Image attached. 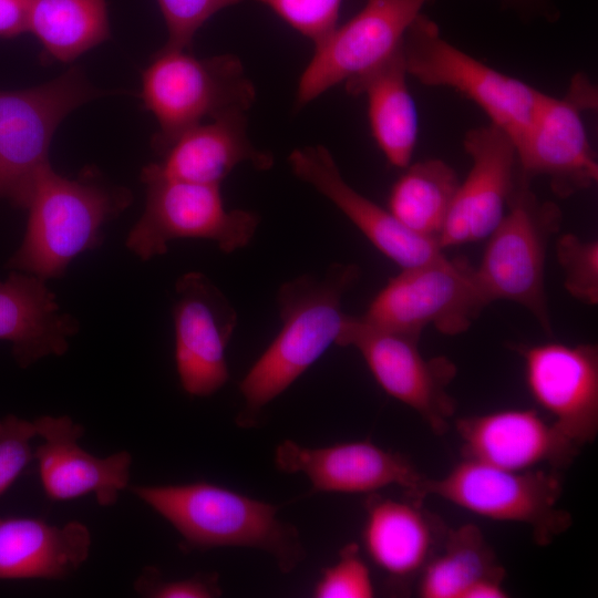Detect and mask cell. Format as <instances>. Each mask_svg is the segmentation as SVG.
Wrapping results in <instances>:
<instances>
[{
  "label": "cell",
  "instance_id": "1",
  "mask_svg": "<svg viewBox=\"0 0 598 598\" xmlns=\"http://www.w3.org/2000/svg\"><path fill=\"white\" fill-rule=\"evenodd\" d=\"M353 264H332L323 275L303 274L278 290L281 328L243 378L240 426L255 425L262 409L283 393L332 344H337L349 315L344 295L357 283Z\"/></svg>",
  "mask_w": 598,
  "mask_h": 598
},
{
  "label": "cell",
  "instance_id": "2",
  "mask_svg": "<svg viewBox=\"0 0 598 598\" xmlns=\"http://www.w3.org/2000/svg\"><path fill=\"white\" fill-rule=\"evenodd\" d=\"M127 488L177 530L184 549H259L269 554L283 574L306 557L299 532L278 518L274 504L205 481Z\"/></svg>",
  "mask_w": 598,
  "mask_h": 598
},
{
  "label": "cell",
  "instance_id": "3",
  "mask_svg": "<svg viewBox=\"0 0 598 598\" xmlns=\"http://www.w3.org/2000/svg\"><path fill=\"white\" fill-rule=\"evenodd\" d=\"M131 202L130 190L93 168L70 179L48 164L34 179L25 234L8 267L43 280L61 277L75 257L101 244L103 225Z\"/></svg>",
  "mask_w": 598,
  "mask_h": 598
},
{
  "label": "cell",
  "instance_id": "4",
  "mask_svg": "<svg viewBox=\"0 0 598 598\" xmlns=\"http://www.w3.org/2000/svg\"><path fill=\"white\" fill-rule=\"evenodd\" d=\"M141 99L157 121L153 147L161 155L186 130L224 114L248 113L256 89L240 59L197 58L162 48L142 73Z\"/></svg>",
  "mask_w": 598,
  "mask_h": 598
},
{
  "label": "cell",
  "instance_id": "5",
  "mask_svg": "<svg viewBox=\"0 0 598 598\" xmlns=\"http://www.w3.org/2000/svg\"><path fill=\"white\" fill-rule=\"evenodd\" d=\"M433 495L477 516L528 526L534 540L548 545L571 524L558 507L561 482L555 472L509 471L463 458L439 478L425 477L420 498Z\"/></svg>",
  "mask_w": 598,
  "mask_h": 598
},
{
  "label": "cell",
  "instance_id": "6",
  "mask_svg": "<svg viewBox=\"0 0 598 598\" xmlns=\"http://www.w3.org/2000/svg\"><path fill=\"white\" fill-rule=\"evenodd\" d=\"M402 53L409 75L424 85L451 87L470 99L492 124L508 134L515 147L545 94L457 49L423 14L406 31Z\"/></svg>",
  "mask_w": 598,
  "mask_h": 598
},
{
  "label": "cell",
  "instance_id": "7",
  "mask_svg": "<svg viewBox=\"0 0 598 598\" xmlns=\"http://www.w3.org/2000/svg\"><path fill=\"white\" fill-rule=\"evenodd\" d=\"M145 208L130 230L126 247L142 260L165 255L171 241H214L225 254L247 247L260 223L256 212L227 209L219 185L163 178L141 172Z\"/></svg>",
  "mask_w": 598,
  "mask_h": 598
},
{
  "label": "cell",
  "instance_id": "8",
  "mask_svg": "<svg viewBox=\"0 0 598 598\" xmlns=\"http://www.w3.org/2000/svg\"><path fill=\"white\" fill-rule=\"evenodd\" d=\"M529 182L518 176L507 212L494 231L481 264L477 280L488 301L508 300L529 310L542 328L551 323L545 292V259L550 237L561 216L551 203L539 202Z\"/></svg>",
  "mask_w": 598,
  "mask_h": 598
},
{
  "label": "cell",
  "instance_id": "9",
  "mask_svg": "<svg viewBox=\"0 0 598 598\" xmlns=\"http://www.w3.org/2000/svg\"><path fill=\"white\" fill-rule=\"evenodd\" d=\"M488 303L475 268L442 255L389 279L360 318L370 326L415 337L427 327L456 336L467 331Z\"/></svg>",
  "mask_w": 598,
  "mask_h": 598
},
{
  "label": "cell",
  "instance_id": "10",
  "mask_svg": "<svg viewBox=\"0 0 598 598\" xmlns=\"http://www.w3.org/2000/svg\"><path fill=\"white\" fill-rule=\"evenodd\" d=\"M101 95L79 66L40 86L0 92V198L27 207L59 124Z\"/></svg>",
  "mask_w": 598,
  "mask_h": 598
},
{
  "label": "cell",
  "instance_id": "11",
  "mask_svg": "<svg viewBox=\"0 0 598 598\" xmlns=\"http://www.w3.org/2000/svg\"><path fill=\"white\" fill-rule=\"evenodd\" d=\"M417 341L419 337L380 329L349 316L337 346L355 348L382 390L442 435L456 409L447 392L456 367L445 357L424 358Z\"/></svg>",
  "mask_w": 598,
  "mask_h": 598
},
{
  "label": "cell",
  "instance_id": "12",
  "mask_svg": "<svg viewBox=\"0 0 598 598\" xmlns=\"http://www.w3.org/2000/svg\"><path fill=\"white\" fill-rule=\"evenodd\" d=\"M427 0H368L363 9L315 45L298 81L295 105H308L331 87L371 73L402 45Z\"/></svg>",
  "mask_w": 598,
  "mask_h": 598
},
{
  "label": "cell",
  "instance_id": "13",
  "mask_svg": "<svg viewBox=\"0 0 598 598\" xmlns=\"http://www.w3.org/2000/svg\"><path fill=\"white\" fill-rule=\"evenodd\" d=\"M596 93L585 78L576 76L568 95L544 94L533 120L516 145L519 176L549 179L560 197L589 188L598 179V164L581 111L596 106Z\"/></svg>",
  "mask_w": 598,
  "mask_h": 598
},
{
  "label": "cell",
  "instance_id": "14",
  "mask_svg": "<svg viewBox=\"0 0 598 598\" xmlns=\"http://www.w3.org/2000/svg\"><path fill=\"white\" fill-rule=\"evenodd\" d=\"M175 295L172 312L179 383L190 396H210L229 380L226 349L237 326V312L198 271L182 275Z\"/></svg>",
  "mask_w": 598,
  "mask_h": 598
},
{
  "label": "cell",
  "instance_id": "15",
  "mask_svg": "<svg viewBox=\"0 0 598 598\" xmlns=\"http://www.w3.org/2000/svg\"><path fill=\"white\" fill-rule=\"evenodd\" d=\"M464 147L472 166L440 234L443 249L487 238L506 214L518 183L515 144L499 127L489 123L468 131Z\"/></svg>",
  "mask_w": 598,
  "mask_h": 598
},
{
  "label": "cell",
  "instance_id": "16",
  "mask_svg": "<svg viewBox=\"0 0 598 598\" xmlns=\"http://www.w3.org/2000/svg\"><path fill=\"white\" fill-rule=\"evenodd\" d=\"M526 384L554 425L579 447L598 433V350L548 342L523 351Z\"/></svg>",
  "mask_w": 598,
  "mask_h": 598
},
{
  "label": "cell",
  "instance_id": "17",
  "mask_svg": "<svg viewBox=\"0 0 598 598\" xmlns=\"http://www.w3.org/2000/svg\"><path fill=\"white\" fill-rule=\"evenodd\" d=\"M276 467L308 477L315 492L375 493L396 485L409 497L422 501L423 476L403 454L382 448L369 440L307 447L291 440L275 451Z\"/></svg>",
  "mask_w": 598,
  "mask_h": 598
},
{
  "label": "cell",
  "instance_id": "18",
  "mask_svg": "<svg viewBox=\"0 0 598 598\" xmlns=\"http://www.w3.org/2000/svg\"><path fill=\"white\" fill-rule=\"evenodd\" d=\"M288 163L296 177L329 199L380 252L401 269L444 255L436 239L411 231L388 208L379 206L351 187L327 147H298L290 153Z\"/></svg>",
  "mask_w": 598,
  "mask_h": 598
},
{
  "label": "cell",
  "instance_id": "19",
  "mask_svg": "<svg viewBox=\"0 0 598 598\" xmlns=\"http://www.w3.org/2000/svg\"><path fill=\"white\" fill-rule=\"evenodd\" d=\"M463 458L509 471L554 470L571 464L580 447L532 409H506L460 417Z\"/></svg>",
  "mask_w": 598,
  "mask_h": 598
},
{
  "label": "cell",
  "instance_id": "20",
  "mask_svg": "<svg viewBox=\"0 0 598 598\" xmlns=\"http://www.w3.org/2000/svg\"><path fill=\"white\" fill-rule=\"evenodd\" d=\"M37 436L43 443L34 450L39 474L47 497L54 502L94 494L100 506L116 504L128 487L132 455L118 451L97 457L79 444L82 424L68 415H42L33 420Z\"/></svg>",
  "mask_w": 598,
  "mask_h": 598
},
{
  "label": "cell",
  "instance_id": "21",
  "mask_svg": "<svg viewBox=\"0 0 598 598\" xmlns=\"http://www.w3.org/2000/svg\"><path fill=\"white\" fill-rule=\"evenodd\" d=\"M247 113L234 112L199 123L178 135L142 172L163 178L219 185L239 165L258 171L274 165L271 153L257 148L249 138Z\"/></svg>",
  "mask_w": 598,
  "mask_h": 598
},
{
  "label": "cell",
  "instance_id": "22",
  "mask_svg": "<svg viewBox=\"0 0 598 598\" xmlns=\"http://www.w3.org/2000/svg\"><path fill=\"white\" fill-rule=\"evenodd\" d=\"M362 540L368 556L393 584L416 579L440 548L447 528L421 507V501H396L370 494L364 503Z\"/></svg>",
  "mask_w": 598,
  "mask_h": 598
},
{
  "label": "cell",
  "instance_id": "23",
  "mask_svg": "<svg viewBox=\"0 0 598 598\" xmlns=\"http://www.w3.org/2000/svg\"><path fill=\"white\" fill-rule=\"evenodd\" d=\"M78 330V320L60 310L45 280L17 270L0 282V340L11 343L21 368L64 354Z\"/></svg>",
  "mask_w": 598,
  "mask_h": 598
},
{
  "label": "cell",
  "instance_id": "24",
  "mask_svg": "<svg viewBox=\"0 0 598 598\" xmlns=\"http://www.w3.org/2000/svg\"><path fill=\"white\" fill-rule=\"evenodd\" d=\"M89 527L71 520L62 526L37 517L0 518V580L65 579L86 561Z\"/></svg>",
  "mask_w": 598,
  "mask_h": 598
},
{
  "label": "cell",
  "instance_id": "25",
  "mask_svg": "<svg viewBox=\"0 0 598 598\" xmlns=\"http://www.w3.org/2000/svg\"><path fill=\"white\" fill-rule=\"evenodd\" d=\"M402 45L365 76L346 84L348 93L364 94L372 135L394 167L410 165L417 141V112L410 94Z\"/></svg>",
  "mask_w": 598,
  "mask_h": 598
},
{
  "label": "cell",
  "instance_id": "26",
  "mask_svg": "<svg viewBox=\"0 0 598 598\" xmlns=\"http://www.w3.org/2000/svg\"><path fill=\"white\" fill-rule=\"evenodd\" d=\"M28 31L44 59L72 62L111 38L106 0H29Z\"/></svg>",
  "mask_w": 598,
  "mask_h": 598
},
{
  "label": "cell",
  "instance_id": "27",
  "mask_svg": "<svg viewBox=\"0 0 598 598\" xmlns=\"http://www.w3.org/2000/svg\"><path fill=\"white\" fill-rule=\"evenodd\" d=\"M504 576L481 529L465 524L446 530L440 548L417 577V594L422 598H463L480 580H504Z\"/></svg>",
  "mask_w": 598,
  "mask_h": 598
},
{
  "label": "cell",
  "instance_id": "28",
  "mask_svg": "<svg viewBox=\"0 0 598 598\" xmlns=\"http://www.w3.org/2000/svg\"><path fill=\"white\" fill-rule=\"evenodd\" d=\"M458 185L456 172L444 161L417 162L392 186L388 210L411 231L439 241Z\"/></svg>",
  "mask_w": 598,
  "mask_h": 598
},
{
  "label": "cell",
  "instance_id": "29",
  "mask_svg": "<svg viewBox=\"0 0 598 598\" xmlns=\"http://www.w3.org/2000/svg\"><path fill=\"white\" fill-rule=\"evenodd\" d=\"M557 260L563 269L566 290L576 300L598 302V243L577 235H561L556 243Z\"/></svg>",
  "mask_w": 598,
  "mask_h": 598
},
{
  "label": "cell",
  "instance_id": "30",
  "mask_svg": "<svg viewBox=\"0 0 598 598\" xmlns=\"http://www.w3.org/2000/svg\"><path fill=\"white\" fill-rule=\"evenodd\" d=\"M316 598H372L374 585L370 569L355 543H349L339 551L338 560L324 568L316 582Z\"/></svg>",
  "mask_w": 598,
  "mask_h": 598
},
{
  "label": "cell",
  "instance_id": "31",
  "mask_svg": "<svg viewBox=\"0 0 598 598\" xmlns=\"http://www.w3.org/2000/svg\"><path fill=\"white\" fill-rule=\"evenodd\" d=\"M243 0H157L164 17L168 38L164 48L192 49L197 31L220 10Z\"/></svg>",
  "mask_w": 598,
  "mask_h": 598
},
{
  "label": "cell",
  "instance_id": "32",
  "mask_svg": "<svg viewBox=\"0 0 598 598\" xmlns=\"http://www.w3.org/2000/svg\"><path fill=\"white\" fill-rule=\"evenodd\" d=\"M255 1L270 8L286 23L317 45L338 27L342 0Z\"/></svg>",
  "mask_w": 598,
  "mask_h": 598
},
{
  "label": "cell",
  "instance_id": "33",
  "mask_svg": "<svg viewBox=\"0 0 598 598\" xmlns=\"http://www.w3.org/2000/svg\"><path fill=\"white\" fill-rule=\"evenodd\" d=\"M35 436L33 421L13 414L0 417V496L34 460L31 441Z\"/></svg>",
  "mask_w": 598,
  "mask_h": 598
},
{
  "label": "cell",
  "instance_id": "34",
  "mask_svg": "<svg viewBox=\"0 0 598 598\" xmlns=\"http://www.w3.org/2000/svg\"><path fill=\"white\" fill-rule=\"evenodd\" d=\"M133 588L146 598H215L223 592L216 573H197L186 578L167 579L154 566L143 568Z\"/></svg>",
  "mask_w": 598,
  "mask_h": 598
},
{
  "label": "cell",
  "instance_id": "35",
  "mask_svg": "<svg viewBox=\"0 0 598 598\" xmlns=\"http://www.w3.org/2000/svg\"><path fill=\"white\" fill-rule=\"evenodd\" d=\"M29 0H0V38L28 32Z\"/></svg>",
  "mask_w": 598,
  "mask_h": 598
},
{
  "label": "cell",
  "instance_id": "36",
  "mask_svg": "<svg viewBox=\"0 0 598 598\" xmlns=\"http://www.w3.org/2000/svg\"><path fill=\"white\" fill-rule=\"evenodd\" d=\"M502 579H483L474 584L464 594L463 598H505L508 592L503 586Z\"/></svg>",
  "mask_w": 598,
  "mask_h": 598
}]
</instances>
